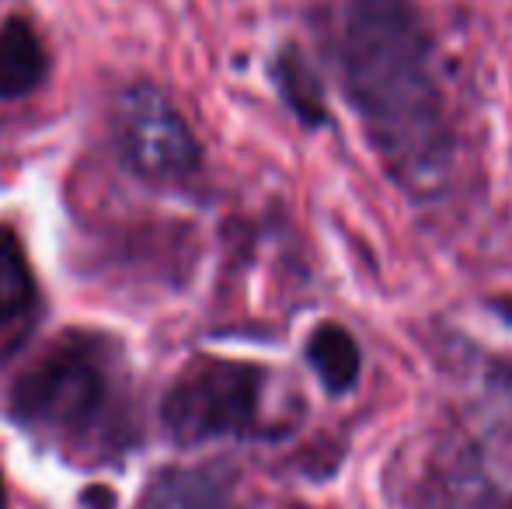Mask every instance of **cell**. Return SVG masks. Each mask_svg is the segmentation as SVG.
I'll list each match as a JSON object with an SVG mask.
<instances>
[{"mask_svg":"<svg viewBox=\"0 0 512 509\" xmlns=\"http://www.w3.org/2000/svg\"><path fill=\"white\" fill-rule=\"evenodd\" d=\"M331 49L345 102L384 171L411 196L436 192L457 136L436 35L418 0H345Z\"/></svg>","mask_w":512,"mask_h":509,"instance_id":"6da1fadb","label":"cell"},{"mask_svg":"<svg viewBox=\"0 0 512 509\" xmlns=\"http://www.w3.org/2000/svg\"><path fill=\"white\" fill-rule=\"evenodd\" d=\"M11 415L67 454L102 461L133 440L129 377L119 349L95 332L53 339L11 387Z\"/></svg>","mask_w":512,"mask_h":509,"instance_id":"7a4b0ae2","label":"cell"},{"mask_svg":"<svg viewBox=\"0 0 512 509\" xmlns=\"http://www.w3.org/2000/svg\"><path fill=\"white\" fill-rule=\"evenodd\" d=\"M265 384L269 377L262 367L199 356L164 394V429L178 447H199L220 436H258Z\"/></svg>","mask_w":512,"mask_h":509,"instance_id":"3957f363","label":"cell"},{"mask_svg":"<svg viewBox=\"0 0 512 509\" xmlns=\"http://www.w3.org/2000/svg\"><path fill=\"white\" fill-rule=\"evenodd\" d=\"M115 147L126 168L150 182H182L199 168L192 129L150 84H136L115 102Z\"/></svg>","mask_w":512,"mask_h":509,"instance_id":"277c9868","label":"cell"},{"mask_svg":"<svg viewBox=\"0 0 512 509\" xmlns=\"http://www.w3.org/2000/svg\"><path fill=\"white\" fill-rule=\"evenodd\" d=\"M136 509H244L237 485L220 468H168L150 482Z\"/></svg>","mask_w":512,"mask_h":509,"instance_id":"5b68a950","label":"cell"},{"mask_svg":"<svg viewBox=\"0 0 512 509\" xmlns=\"http://www.w3.org/2000/svg\"><path fill=\"white\" fill-rule=\"evenodd\" d=\"M46 77V49L25 18H7L0 25V102L25 98Z\"/></svg>","mask_w":512,"mask_h":509,"instance_id":"8992f818","label":"cell"},{"mask_svg":"<svg viewBox=\"0 0 512 509\" xmlns=\"http://www.w3.org/2000/svg\"><path fill=\"white\" fill-rule=\"evenodd\" d=\"M307 363L314 367L317 381L328 394H349L359 381V367L363 356L359 346L342 325H321L307 339Z\"/></svg>","mask_w":512,"mask_h":509,"instance_id":"52a82bcc","label":"cell"},{"mask_svg":"<svg viewBox=\"0 0 512 509\" xmlns=\"http://www.w3.org/2000/svg\"><path fill=\"white\" fill-rule=\"evenodd\" d=\"M272 77H276V88L283 95V102L290 105V112L300 119L307 129H317L328 123V105H324V88L317 81L314 67L304 60L300 49H283L276 56V67H272Z\"/></svg>","mask_w":512,"mask_h":509,"instance_id":"ba28073f","label":"cell"},{"mask_svg":"<svg viewBox=\"0 0 512 509\" xmlns=\"http://www.w3.org/2000/svg\"><path fill=\"white\" fill-rule=\"evenodd\" d=\"M35 297L25 248L11 227H0V325L14 321Z\"/></svg>","mask_w":512,"mask_h":509,"instance_id":"9c48e42d","label":"cell"},{"mask_svg":"<svg viewBox=\"0 0 512 509\" xmlns=\"http://www.w3.org/2000/svg\"><path fill=\"white\" fill-rule=\"evenodd\" d=\"M495 311H502V314H506V321L512 325V304H506V300H495Z\"/></svg>","mask_w":512,"mask_h":509,"instance_id":"30bf717a","label":"cell"},{"mask_svg":"<svg viewBox=\"0 0 512 509\" xmlns=\"http://www.w3.org/2000/svg\"><path fill=\"white\" fill-rule=\"evenodd\" d=\"M502 387H506V394H509V401H512V370H509V374H502Z\"/></svg>","mask_w":512,"mask_h":509,"instance_id":"8fae6325","label":"cell"},{"mask_svg":"<svg viewBox=\"0 0 512 509\" xmlns=\"http://www.w3.org/2000/svg\"><path fill=\"white\" fill-rule=\"evenodd\" d=\"M0 509H7V496H4V482H0Z\"/></svg>","mask_w":512,"mask_h":509,"instance_id":"7c38bea8","label":"cell"}]
</instances>
